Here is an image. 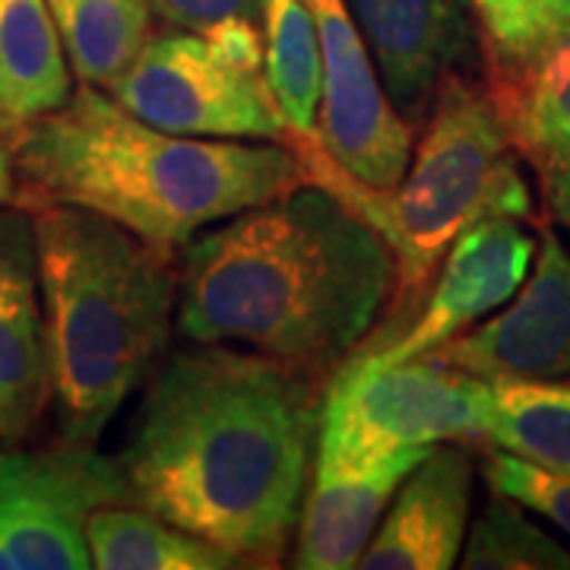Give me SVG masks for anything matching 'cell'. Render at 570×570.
<instances>
[{"label":"cell","instance_id":"6da1fadb","mask_svg":"<svg viewBox=\"0 0 570 570\" xmlns=\"http://www.w3.org/2000/svg\"><path fill=\"white\" fill-rule=\"evenodd\" d=\"M321 406L298 367L250 348H181L118 456L127 498L242 561H273L298 527Z\"/></svg>","mask_w":570,"mask_h":570},{"label":"cell","instance_id":"7a4b0ae2","mask_svg":"<svg viewBox=\"0 0 570 570\" xmlns=\"http://www.w3.org/2000/svg\"><path fill=\"white\" fill-rule=\"evenodd\" d=\"M387 242L321 184L228 216L184 245L178 330L321 377L340 371L387 307Z\"/></svg>","mask_w":570,"mask_h":570},{"label":"cell","instance_id":"3957f363","mask_svg":"<svg viewBox=\"0 0 570 570\" xmlns=\"http://www.w3.org/2000/svg\"><path fill=\"white\" fill-rule=\"evenodd\" d=\"M7 153L26 209L80 206L163 250L307 181L285 142L178 137L92 82L58 111L13 127Z\"/></svg>","mask_w":570,"mask_h":570},{"label":"cell","instance_id":"277c9868","mask_svg":"<svg viewBox=\"0 0 570 570\" xmlns=\"http://www.w3.org/2000/svg\"><path fill=\"white\" fill-rule=\"evenodd\" d=\"M45 346L61 441L96 448L168 343L171 250L80 206H32Z\"/></svg>","mask_w":570,"mask_h":570},{"label":"cell","instance_id":"5b68a950","mask_svg":"<svg viewBox=\"0 0 570 570\" xmlns=\"http://www.w3.org/2000/svg\"><path fill=\"white\" fill-rule=\"evenodd\" d=\"M311 184L352 206L387 242L396 283L393 317L403 321L425 298L450 245L485 216L530 219V187L517 168V142L494 102L463 77H450L431 105L425 134L412 149L406 175L377 190L352 181L330 163L314 137L288 134Z\"/></svg>","mask_w":570,"mask_h":570},{"label":"cell","instance_id":"8992f818","mask_svg":"<svg viewBox=\"0 0 570 570\" xmlns=\"http://www.w3.org/2000/svg\"><path fill=\"white\" fill-rule=\"evenodd\" d=\"M491 384L434 358L336 371L321 406L314 460L377 463L390 453L489 438Z\"/></svg>","mask_w":570,"mask_h":570},{"label":"cell","instance_id":"52a82bcc","mask_svg":"<svg viewBox=\"0 0 570 570\" xmlns=\"http://www.w3.org/2000/svg\"><path fill=\"white\" fill-rule=\"evenodd\" d=\"M108 92L140 121L178 137L288 142L264 73L225 61L200 32L149 36Z\"/></svg>","mask_w":570,"mask_h":570},{"label":"cell","instance_id":"ba28073f","mask_svg":"<svg viewBox=\"0 0 570 570\" xmlns=\"http://www.w3.org/2000/svg\"><path fill=\"white\" fill-rule=\"evenodd\" d=\"M115 501H130L121 466L96 448L0 450V570L92 568L86 520Z\"/></svg>","mask_w":570,"mask_h":570},{"label":"cell","instance_id":"9c48e42d","mask_svg":"<svg viewBox=\"0 0 570 570\" xmlns=\"http://www.w3.org/2000/svg\"><path fill=\"white\" fill-rule=\"evenodd\" d=\"M321 39V108L314 140L352 181L387 190L406 175L415 137L390 102L346 0H305Z\"/></svg>","mask_w":570,"mask_h":570},{"label":"cell","instance_id":"30bf717a","mask_svg":"<svg viewBox=\"0 0 570 570\" xmlns=\"http://www.w3.org/2000/svg\"><path fill=\"white\" fill-rule=\"evenodd\" d=\"M482 381H570V250L546 232L539 261L501 314L428 352Z\"/></svg>","mask_w":570,"mask_h":570},{"label":"cell","instance_id":"8fae6325","mask_svg":"<svg viewBox=\"0 0 570 570\" xmlns=\"http://www.w3.org/2000/svg\"><path fill=\"white\" fill-rule=\"evenodd\" d=\"M535 238L513 216H485L450 245L441 273L428 288L425 311L400 340L367 352V365H396L422 358L466 333L485 314L504 307L530 276Z\"/></svg>","mask_w":570,"mask_h":570},{"label":"cell","instance_id":"7c38bea8","mask_svg":"<svg viewBox=\"0 0 570 570\" xmlns=\"http://www.w3.org/2000/svg\"><path fill=\"white\" fill-rule=\"evenodd\" d=\"M390 102L415 124L441 86L475 61L479 22L469 0H346Z\"/></svg>","mask_w":570,"mask_h":570},{"label":"cell","instance_id":"4fadbf2b","mask_svg":"<svg viewBox=\"0 0 570 570\" xmlns=\"http://www.w3.org/2000/svg\"><path fill=\"white\" fill-rule=\"evenodd\" d=\"M472 510V460L460 444H434L384 510L362 570H450L460 561Z\"/></svg>","mask_w":570,"mask_h":570},{"label":"cell","instance_id":"5bb4252c","mask_svg":"<svg viewBox=\"0 0 570 570\" xmlns=\"http://www.w3.org/2000/svg\"><path fill=\"white\" fill-rule=\"evenodd\" d=\"M51 400L39 242L26 206H0V419L22 438Z\"/></svg>","mask_w":570,"mask_h":570},{"label":"cell","instance_id":"9a60e30c","mask_svg":"<svg viewBox=\"0 0 570 570\" xmlns=\"http://www.w3.org/2000/svg\"><path fill=\"white\" fill-rule=\"evenodd\" d=\"M428 450L431 448L400 450L362 466L314 460V482L298 513V542L292 568H358V558L367 549L400 482L425 460Z\"/></svg>","mask_w":570,"mask_h":570},{"label":"cell","instance_id":"2e32d148","mask_svg":"<svg viewBox=\"0 0 570 570\" xmlns=\"http://www.w3.org/2000/svg\"><path fill=\"white\" fill-rule=\"evenodd\" d=\"M73 96V67L48 0H0V121L58 111Z\"/></svg>","mask_w":570,"mask_h":570},{"label":"cell","instance_id":"e0dca14e","mask_svg":"<svg viewBox=\"0 0 570 570\" xmlns=\"http://www.w3.org/2000/svg\"><path fill=\"white\" fill-rule=\"evenodd\" d=\"M86 546L99 570H228L242 558L163 520L134 501L102 504L86 520Z\"/></svg>","mask_w":570,"mask_h":570},{"label":"cell","instance_id":"ac0fdd59","mask_svg":"<svg viewBox=\"0 0 570 570\" xmlns=\"http://www.w3.org/2000/svg\"><path fill=\"white\" fill-rule=\"evenodd\" d=\"M494 102L517 149L570 142V17L510 73L498 77Z\"/></svg>","mask_w":570,"mask_h":570},{"label":"cell","instance_id":"d6986e66","mask_svg":"<svg viewBox=\"0 0 570 570\" xmlns=\"http://www.w3.org/2000/svg\"><path fill=\"white\" fill-rule=\"evenodd\" d=\"M80 82L108 89L153 36L149 0H48Z\"/></svg>","mask_w":570,"mask_h":570},{"label":"cell","instance_id":"ffe728a7","mask_svg":"<svg viewBox=\"0 0 570 570\" xmlns=\"http://www.w3.org/2000/svg\"><path fill=\"white\" fill-rule=\"evenodd\" d=\"M489 441L523 463L570 475V381H489Z\"/></svg>","mask_w":570,"mask_h":570},{"label":"cell","instance_id":"44dd1931","mask_svg":"<svg viewBox=\"0 0 570 570\" xmlns=\"http://www.w3.org/2000/svg\"><path fill=\"white\" fill-rule=\"evenodd\" d=\"M264 77L288 134L314 137L321 108V39L305 0H264Z\"/></svg>","mask_w":570,"mask_h":570},{"label":"cell","instance_id":"7402d4cb","mask_svg":"<svg viewBox=\"0 0 570 570\" xmlns=\"http://www.w3.org/2000/svg\"><path fill=\"white\" fill-rule=\"evenodd\" d=\"M460 564L466 570H570V551L535 527L523 504L498 494L466 532Z\"/></svg>","mask_w":570,"mask_h":570},{"label":"cell","instance_id":"603a6c76","mask_svg":"<svg viewBox=\"0 0 570 570\" xmlns=\"http://www.w3.org/2000/svg\"><path fill=\"white\" fill-rule=\"evenodd\" d=\"M489 45L494 73L504 77L570 17V0H469Z\"/></svg>","mask_w":570,"mask_h":570},{"label":"cell","instance_id":"cb8c5ba5","mask_svg":"<svg viewBox=\"0 0 570 570\" xmlns=\"http://www.w3.org/2000/svg\"><path fill=\"white\" fill-rule=\"evenodd\" d=\"M485 479L494 494L523 504L570 535V475H554L498 450L485 460Z\"/></svg>","mask_w":570,"mask_h":570},{"label":"cell","instance_id":"d4e9b609","mask_svg":"<svg viewBox=\"0 0 570 570\" xmlns=\"http://www.w3.org/2000/svg\"><path fill=\"white\" fill-rule=\"evenodd\" d=\"M149 7L168 26L187 32H206L209 26L232 17L257 20L264 13V0H149Z\"/></svg>","mask_w":570,"mask_h":570},{"label":"cell","instance_id":"484cf974","mask_svg":"<svg viewBox=\"0 0 570 570\" xmlns=\"http://www.w3.org/2000/svg\"><path fill=\"white\" fill-rule=\"evenodd\" d=\"M225 61H232L242 70H257L264 73V55L266 41L257 29V20H245V17H232V20L216 22L206 32H200Z\"/></svg>","mask_w":570,"mask_h":570},{"label":"cell","instance_id":"4316f807","mask_svg":"<svg viewBox=\"0 0 570 570\" xmlns=\"http://www.w3.org/2000/svg\"><path fill=\"white\" fill-rule=\"evenodd\" d=\"M542 178V194L549 204L551 216L561 228L570 232V142L558 146H539L527 153Z\"/></svg>","mask_w":570,"mask_h":570},{"label":"cell","instance_id":"83f0119b","mask_svg":"<svg viewBox=\"0 0 570 570\" xmlns=\"http://www.w3.org/2000/svg\"><path fill=\"white\" fill-rule=\"evenodd\" d=\"M17 194V178H13V165H10V153L0 149V206L10 204Z\"/></svg>","mask_w":570,"mask_h":570},{"label":"cell","instance_id":"f1b7e54d","mask_svg":"<svg viewBox=\"0 0 570 570\" xmlns=\"http://www.w3.org/2000/svg\"><path fill=\"white\" fill-rule=\"evenodd\" d=\"M0 438H7V428H3V419H0Z\"/></svg>","mask_w":570,"mask_h":570},{"label":"cell","instance_id":"f546056e","mask_svg":"<svg viewBox=\"0 0 570 570\" xmlns=\"http://www.w3.org/2000/svg\"><path fill=\"white\" fill-rule=\"evenodd\" d=\"M0 127H3V121H0Z\"/></svg>","mask_w":570,"mask_h":570}]
</instances>
